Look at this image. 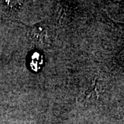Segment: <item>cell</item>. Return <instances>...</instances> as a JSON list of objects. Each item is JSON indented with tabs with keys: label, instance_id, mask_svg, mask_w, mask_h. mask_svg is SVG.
Here are the masks:
<instances>
[{
	"label": "cell",
	"instance_id": "obj_1",
	"mask_svg": "<svg viewBox=\"0 0 124 124\" xmlns=\"http://www.w3.org/2000/svg\"><path fill=\"white\" fill-rule=\"evenodd\" d=\"M49 28L46 24L38 23L30 28V39L37 46H47L50 41Z\"/></svg>",
	"mask_w": 124,
	"mask_h": 124
}]
</instances>
